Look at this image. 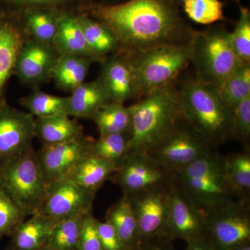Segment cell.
Masks as SVG:
<instances>
[{
  "mask_svg": "<svg viewBox=\"0 0 250 250\" xmlns=\"http://www.w3.org/2000/svg\"><path fill=\"white\" fill-rule=\"evenodd\" d=\"M97 228L103 250H128L114 229L107 222L97 220Z\"/></svg>",
  "mask_w": 250,
  "mask_h": 250,
  "instance_id": "obj_40",
  "label": "cell"
},
{
  "mask_svg": "<svg viewBox=\"0 0 250 250\" xmlns=\"http://www.w3.org/2000/svg\"><path fill=\"white\" fill-rule=\"evenodd\" d=\"M35 117L28 111L0 105V166L32 147Z\"/></svg>",
  "mask_w": 250,
  "mask_h": 250,
  "instance_id": "obj_15",
  "label": "cell"
},
{
  "mask_svg": "<svg viewBox=\"0 0 250 250\" xmlns=\"http://www.w3.org/2000/svg\"><path fill=\"white\" fill-rule=\"evenodd\" d=\"M58 57L52 45L27 38L18 52L14 75L24 85L37 88L51 80Z\"/></svg>",
  "mask_w": 250,
  "mask_h": 250,
  "instance_id": "obj_16",
  "label": "cell"
},
{
  "mask_svg": "<svg viewBox=\"0 0 250 250\" xmlns=\"http://www.w3.org/2000/svg\"><path fill=\"white\" fill-rule=\"evenodd\" d=\"M227 179L233 191L248 201L250 191V154L246 151L225 156Z\"/></svg>",
  "mask_w": 250,
  "mask_h": 250,
  "instance_id": "obj_29",
  "label": "cell"
},
{
  "mask_svg": "<svg viewBox=\"0 0 250 250\" xmlns=\"http://www.w3.org/2000/svg\"><path fill=\"white\" fill-rule=\"evenodd\" d=\"M207 233L205 210L177 187L172 179L167 237L172 241L182 239L188 243L205 238Z\"/></svg>",
  "mask_w": 250,
  "mask_h": 250,
  "instance_id": "obj_13",
  "label": "cell"
},
{
  "mask_svg": "<svg viewBox=\"0 0 250 250\" xmlns=\"http://www.w3.org/2000/svg\"><path fill=\"white\" fill-rule=\"evenodd\" d=\"M93 212L86 215L82 225L77 250H103Z\"/></svg>",
  "mask_w": 250,
  "mask_h": 250,
  "instance_id": "obj_38",
  "label": "cell"
},
{
  "mask_svg": "<svg viewBox=\"0 0 250 250\" xmlns=\"http://www.w3.org/2000/svg\"><path fill=\"white\" fill-rule=\"evenodd\" d=\"M178 90L184 119L212 147L232 139L233 110L222 103L217 88L195 77Z\"/></svg>",
  "mask_w": 250,
  "mask_h": 250,
  "instance_id": "obj_3",
  "label": "cell"
},
{
  "mask_svg": "<svg viewBox=\"0 0 250 250\" xmlns=\"http://www.w3.org/2000/svg\"><path fill=\"white\" fill-rule=\"evenodd\" d=\"M171 182L130 195L140 241L167 236Z\"/></svg>",
  "mask_w": 250,
  "mask_h": 250,
  "instance_id": "obj_10",
  "label": "cell"
},
{
  "mask_svg": "<svg viewBox=\"0 0 250 250\" xmlns=\"http://www.w3.org/2000/svg\"><path fill=\"white\" fill-rule=\"evenodd\" d=\"M192 51L191 38L184 43L158 46L133 53H121L132 70L138 100L174 82L191 62Z\"/></svg>",
  "mask_w": 250,
  "mask_h": 250,
  "instance_id": "obj_5",
  "label": "cell"
},
{
  "mask_svg": "<svg viewBox=\"0 0 250 250\" xmlns=\"http://www.w3.org/2000/svg\"><path fill=\"white\" fill-rule=\"evenodd\" d=\"M0 187L28 216L39 213L48 185L33 147L0 166Z\"/></svg>",
  "mask_w": 250,
  "mask_h": 250,
  "instance_id": "obj_7",
  "label": "cell"
},
{
  "mask_svg": "<svg viewBox=\"0 0 250 250\" xmlns=\"http://www.w3.org/2000/svg\"><path fill=\"white\" fill-rule=\"evenodd\" d=\"M28 215L0 187V240L11 236Z\"/></svg>",
  "mask_w": 250,
  "mask_h": 250,
  "instance_id": "obj_35",
  "label": "cell"
},
{
  "mask_svg": "<svg viewBox=\"0 0 250 250\" xmlns=\"http://www.w3.org/2000/svg\"><path fill=\"white\" fill-rule=\"evenodd\" d=\"M96 192L80 187L69 179L49 184L39 213L59 222L92 211Z\"/></svg>",
  "mask_w": 250,
  "mask_h": 250,
  "instance_id": "obj_14",
  "label": "cell"
},
{
  "mask_svg": "<svg viewBox=\"0 0 250 250\" xmlns=\"http://www.w3.org/2000/svg\"><path fill=\"white\" fill-rule=\"evenodd\" d=\"M226 107L233 108L250 95V63L242 64L218 89Z\"/></svg>",
  "mask_w": 250,
  "mask_h": 250,
  "instance_id": "obj_32",
  "label": "cell"
},
{
  "mask_svg": "<svg viewBox=\"0 0 250 250\" xmlns=\"http://www.w3.org/2000/svg\"><path fill=\"white\" fill-rule=\"evenodd\" d=\"M80 0H0V7L21 11L26 8L36 6H50L68 8Z\"/></svg>",
  "mask_w": 250,
  "mask_h": 250,
  "instance_id": "obj_39",
  "label": "cell"
},
{
  "mask_svg": "<svg viewBox=\"0 0 250 250\" xmlns=\"http://www.w3.org/2000/svg\"><path fill=\"white\" fill-rule=\"evenodd\" d=\"M182 4L188 17L198 24H210L226 21L225 4L220 0H185Z\"/></svg>",
  "mask_w": 250,
  "mask_h": 250,
  "instance_id": "obj_34",
  "label": "cell"
},
{
  "mask_svg": "<svg viewBox=\"0 0 250 250\" xmlns=\"http://www.w3.org/2000/svg\"><path fill=\"white\" fill-rule=\"evenodd\" d=\"M35 134L42 146L71 141L83 133V126L67 115L35 118Z\"/></svg>",
  "mask_w": 250,
  "mask_h": 250,
  "instance_id": "obj_25",
  "label": "cell"
},
{
  "mask_svg": "<svg viewBox=\"0 0 250 250\" xmlns=\"http://www.w3.org/2000/svg\"><path fill=\"white\" fill-rule=\"evenodd\" d=\"M94 141L83 134L66 142L42 146L36 152L47 185L66 179L82 159L92 154Z\"/></svg>",
  "mask_w": 250,
  "mask_h": 250,
  "instance_id": "obj_12",
  "label": "cell"
},
{
  "mask_svg": "<svg viewBox=\"0 0 250 250\" xmlns=\"http://www.w3.org/2000/svg\"><path fill=\"white\" fill-rule=\"evenodd\" d=\"M205 212L207 238L215 250H231L250 243L248 202H236Z\"/></svg>",
  "mask_w": 250,
  "mask_h": 250,
  "instance_id": "obj_9",
  "label": "cell"
},
{
  "mask_svg": "<svg viewBox=\"0 0 250 250\" xmlns=\"http://www.w3.org/2000/svg\"><path fill=\"white\" fill-rule=\"evenodd\" d=\"M125 0H98V2L106 3V4H113V3L121 2Z\"/></svg>",
  "mask_w": 250,
  "mask_h": 250,
  "instance_id": "obj_44",
  "label": "cell"
},
{
  "mask_svg": "<svg viewBox=\"0 0 250 250\" xmlns=\"http://www.w3.org/2000/svg\"><path fill=\"white\" fill-rule=\"evenodd\" d=\"M27 38L20 11L0 7V105L6 102V86L14 75L20 49Z\"/></svg>",
  "mask_w": 250,
  "mask_h": 250,
  "instance_id": "obj_17",
  "label": "cell"
},
{
  "mask_svg": "<svg viewBox=\"0 0 250 250\" xmlns=\"http://www.w3.org/2000/svg\"><path fill=\"white\" fill-rule=\"evenodd\" d=\"M90 119L96 125L100 136L130 133L131 112L124 104L110 103L98 108Z\"/></svg>",
  "mask_w": 250,
  "mask_h": 250,
  "instance_id": "obj_28",
  "label": "cell"
},
{
  "mask_svg": "<svg viewBox=\"0 0 250 250\" xmlns=\"http://www.w3.org/2000/svg\"><path fill=\"white\" fill-rule=\"evenodd\" d=\"M77 9L111 31L119 53L184 43L195 31L172 0H125L113 4L82 1Z\"/></svg>",
  "mask_w": 250,
  "mask_h": 250,
  "instance_id": "obj_1",
  "label": "cell"
},
{
  "mask_svg": "<svg viewBox=\"0 0 250 250\" xmlns=\"http://www.w3.org/2000/svg\"><path fill=\"white\" fill-rule=\"evenodd\" d=\"M12 234V250H41L45 248L52 229L58 222L41 215H30Z\"/></svg>",
  "mask_w": 250,
  "mask_h": 250,
  "instance_id": "obj_22",
  "label": "cell"
},
{
  "mask_svg": "<svg viewBox=\"0 0 250 250\" xmlns=\"http://www.w3.org/2000/svg\"><path fill=\"white\" fill-rule=\"evenodd\" d=\"M52 45L59 55L67 54L92 59L77 12L69 8L61 11L58 28Z\"/></svg>",
  "mask_w": 250,
  "mask_h": 250,
  "instance_id": "obj_20",
  "label": "cell"
},
{
  "mask_svg": "<svg viewBox=\"0 0 250 250\" xmlns=\"http://www.w3.org/2000/svg\"><path fill=\"white\" fill-rule=\"evenodd\" d=\"M41 250H55L52 249V248H48V247L45 246V248H42V249H41Z\"/></svg>",
  "mask_w": 250,
  "mask_h": 250,
  "instance_id": "obj_46",
  "label": "cell"
},
{
  "mask_svg": "<svg viewBox=\"0 0 250 250\" xmlns=\"http://www.w3.org/2000/svg\"><path fill=\"white\" fill-rule=\"evenodd\" d=\"M231 250H250V243L241 245V246L236 247Z\"/></svg>",
  "mask_w": 250,
  "mask_h": 250,
  "instance_id": "obj_43",
  "label": "cell"
},
{
  "mask_svg": "<svg viewBox=\"0 0 250 250\" xmlns=\"http://www.w3.org/2000/svg\"><path fill=\"white\" fill-rule=\"evenodd\" d=\"M233 50L242 64L250 63V11L240 6V16L236 27L231 32Z\"/></svg>",
  "mask_w": 250,
  "mask_h": 250,
  "instance_id": "obj_36",
  "label": "cell"
},
{
  "mask_svg": "<svg viewBox=\"0 0 250 250\" xmlns=\"http://www.w3.org/2000/svg\"><path fill=\"white\" fill-rule=\"evenodd\" d=\"M191 62L196 77L219 89L242 65L231 41V32L223 27L194 31Z\"/></svg>",
  "mask_w": 250,
  "mask_h": 250,
  "instance_id": "obj_6",
  "label": "cell"
},
{
  "mask_svg": "<svg viewBox=\"0 0 250 250\" xmlns=\"http://www.w3.org/2000/svg\"><path fill=\"white\" fill-rule=\"evenodd\" d=\"M105 221L113 227L128 250H136L141 244L137 220L128 195L112 205L105 216Z\"/></svg>",
  "mask_w": 250,
  "mask_h": 250,
  "instance_id": "obj_24",
  "label": "cell"
},
{
  "mask_svg": "<svg viewBox=\"0 0 250 250\" xmlns=\"http://www.w3.org/2000/svg\"><path fill=\"white\" fill-rule=\"evenodd\" d=\"M172 1H174V2L177 3H183L185 0H172Z\"/></svg>",
  "mask_w": 250,
  "mask_h": 250,
  "instance_id": "obj_45",
  "label": "cell"
},
{
  "mask_svg": "<svg viewBox=\"0 0 250 250\" xmlns=\"http://www.w3.org/2000/svg\"><path fill=\"white\" fill-rule=\"evenodd\" d=\"M68 103V97L56 96L41 90H34L20 99V104L35 118L67 115Z\"/></svg>",
  "mask_w": 250,
  "mask_h": 250,
  "instance_id": "obj_30",
  "label": "cell"
},
{
  "mask_svg": "<svg viewBox=\"0 0 250 250\" xmlns=\"http://www.w3.org/2000/svg\"><path fill=\"white\" fill-rule=\"evenodd\" d=\"M62 9L65 8L36 6L20 11L23 29L27 37L53 45L58 28L59 14Z\"/></svg>",
  "mask_w": 250,
  "mask_h": 250,
  "instance_id": "obj_19",
  "label": "cell"
},
{
  "mask_svg": "<svg viewBox=\"0 0 250 250\" xmlns=\"http://www.w3.org/2000/svg\"><path fill=\"white\" fill-rule=\"evenodd\" d=\"M68 98L67 114L75 118H90L98 108L111 103L100 78L83 82L72 90Z\"/></svg>",
  "mask_w": 250,
  "mask_h": 250,
  "instance_id": "obj_21",
  "label": "cell"
},
{
  "mask_svg": "<svg viewBox=\"0 0 250 250\" xmlns=\"http://www.w3.org/2000/svg\"><path fill=\"white\" fill-rule=\"evenodd\" d=\"M233 138L248 144L250 138V95L233 108Z\"/></svg>",
  "mask_w": 250,
  "mask_h": 250,
  "instance_id": "obj_37",
  "label": "cell"
},
{
  "mask_svg": "<svg viewBox=\"0 0 250 250\" xmlns=\"http://www.w3.org/2000/svg\"><path fill=\"white\" fill-rule=\"evenodd\" d=\"M187 243L185 250H215L207 237L202 239L188 242Z\"/></svg>",
  "mask_w": 250,
  "mask_h": 250,
  "instance_id": "obj_42",
  "label": "cell"
},
{
  "mask_svg": "<svg viewBox=\"0 0 250 250\" xmlns=\"http://www.w3.org/2000/svg\"><path fill=\"white\" fill-rule=\"evenodd\" d=\"M87 214L58 222L52 229L46 246L55 250H77L81 230Z\"/></svg>",
  "mask_w": 250,
  "mask_h": 250,
  "instance_id": "obj_31",
  "label": "cell"
},
{
  "mask_svg": "<svg viewBox=\"0 0 250 250\" xmlns=\"http://www.w3.org/2000/svg\"><path fill=\"white\" fill-rule=\"evenodd\" d=\"M77 12L90 57L95 62H102L119 51L118 41L109 29L80 10Z\"/></svg>",
  "mask_w": 250,
  "mask_h": 250,
  "instance_id": "obj_23",
  "label": "cell"
},
{
  "mask_svg": "<svg viewBox=\"0 0 250 250\" xmlns=\"http://www.w3.org/2000/svg\"><path fill=\"white\" fill-rule=\"evenodd\" d=\"M235 1H238V2H239L240 0H235Z\"/></svg>",
  "mask_w": 250,
  "mask_h": 250,
  "instance_id": "obj_47",
  "label": "cell"
},
{
  "mask_svg": "<svg viewBox=\"0 0 250 250\" xmlns=\"http://www.w3.org/2000/svg\"><path fill=\"white\" fill-rule=\"evenodd\" d=\"M171 174L174 183L205 211L248 202L233 191L227 179L225 156L213 150Z\"/></svg>",
  "mask_w": 250,
  "mask_h": 250,
  "instance_id": "obj_4",
  "label": "cell"
},
{
  "mask_svg": "<svg viewBox=\"0 0 250 250\" xmlns=\"http://www.w3.org/2000/svg\"><path fill=\"white\" fill-rule=\"evenodd\" d=\"M129 107V153L149 152L184 119L174 82L147 94Z\"/></svg>",
  "mask_w": 250,
  "mask_h": 250,
  "instance_id": "obj_2",
  "label": "cell"
},
{
  "mask_svg": "<svg viewBox=\"0 0 250 250\" xmlns=\"http://www.w3.org/2000/svg\"><path fill=\"white\" fill-rule=\"evenodd\" d=\"M117 169L115 164L91 154L82 159L66 179L97 192Z\"/></svg>",
  "mask_w": 250,
  "mask_h": 250,
  "instance_id": "obj_27",
  "label": "cell"
},
{
  "mask_svg": "<svg viewBox=\"0 0 250 250\" xmlns=\"http://www.w3.org/2000/svg\"><path fill=\"white\" fill-rule=\"evenodd\" d=\"M130 133L100 136L94 141L92 154L109 161L117 167L121 166L129 153Z\"/></svg>",
  "mask_w": 250,
  "mask_h": 250,
  "instance_id": "obj_33",
  "label": "cell"
},
{
  "mask_svg": "<svg viewBox=\"0 0 250 250\" xmlns=\"http://www.w3.org/2000/svg\"><path fill=\"white\" fill-rule=\"evenodd\" d=\"M172 241L167 236L153 238L142 242L136 250H174Z\"/></svg>",
  "mask_w": 250,
  "mask_h": 250,
  "instance_id": "obj_41",
  "label": "cell"
},
{
  "mask_svg": "<svg viewBox=\"0 0 250 250\" xmlns=\"http://www.w3.org/2000/svg\"><path fill=\"white\" fill-rule=\"evenodd\" d=\"M101 62L99 78L104 85L111 103L125 104L131 99H138L134 75L125 56L121 53L113 54Z\"/></svg>",
  "mask_w": 250,
  "mask_h": 250,
  "instance_id": "obj_18",
  "label": "cell"
},
{
  "mask_svg": "<svg viewBox=\"0 0 250 250\" xmlns=\"http://www.w3.org/2000/svg\"><path fill=\"white\" fill-rule=\"evenodd\" d=\"M94 62L89 57L82 56L59 55L51 73V80L59 89L72 92L85 82Z\"/></svg>",
  "mask_w": 250,
  "mask_h": 250,
  "instance_id": "obj_26",
  "label": "cell"
},
{
  "mask_svg": "<svg viewBox=\"0 0 250 250\" xmlns=\"http://www.w3.org/2000/svg\"><path fill=\"white\" fill-rule=\"evenodd\" d=\"M109 179L130 196L170 183L172 174L147 153L129 152Z\"/></svg>",
  "mask_w": 250,
  "mask_h": 250,
  "instance_id": "obj_11",
  "label": "cell"
},
{
  "mask_svg": "<svg viewBox=\"0 0 250 250\" xmlns=\"http://www.w3.org/2000/svg\"><path fill=\"white\" fill-rule=\"evenodd\" d=\"M213 150L209 143L184 119L147 154L172 172Z\"/></svg>",
  "mask_w": 250,
  "mask_h": 250,
  "instance_id": "obj_8",
  "label": "cell"
}]
</instances>
